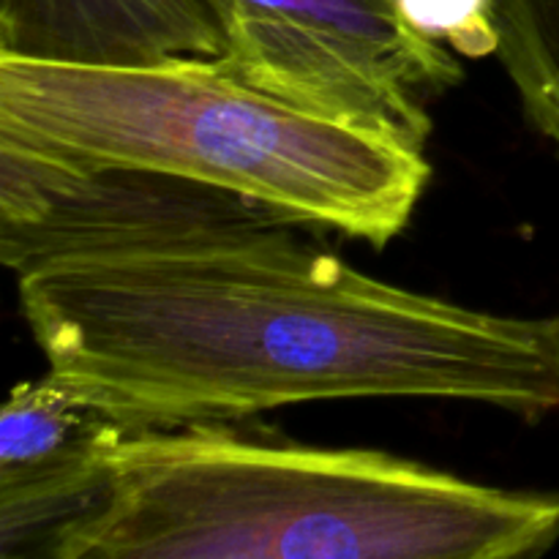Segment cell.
Returning a JSON list of instances; mask_svg holds the SVG:
<instances>
[{
    "label": "cell",
    "instance_id": "1",
    "mask_svg": "<svg viewBox=\"0 0 559 559\" xmlns=\"http://www.w3.org/2000/svg\"><path fill=\"white\" fill-rule=\"evenodd\" d=\"M300 224L16 276L49 371L129 429L342 399L559 413V311L473 309L358 271Z\"/></svg>",
    "mask_w": 559,
    "mask_h": 559
},
{
    "label": "cell",
    "instance_id": "2",
    "mask_svg": "<svg viewBox=\"0 0 559 559\" xmlns=\"http://www.w3.org/2000/svg\"><path fill=\"white\" fill-rule=\"evenodd\" d=\"M557 544L559 495L197 424L131 431L49 557L527 559Z\"/></svg>",
    "mask_w": 559,
    "mask_h": 559
},
{
    "label": "cell",
    "instance_id": "3",
    "mask_svg": "<svg viewBox=\"0 0 559 559\" xmlns=\"http://www.w3.org/2000/svg\"><path fill=\"white\" fill-rule=\"evenodd\" d=\"M0 140L233 191L377 249L407 229L431 178L418 147L262 91L224 58L66 66L0 55Z\"/></svg>",
    "mask_w": 559,
    "mask_h": 559
},
{
    "label": "cell",
    "instance_id": "4",
    "mask_svg": "<svg viewBox=\"0 0 559 559\" xmlns=\"http://www.w3.org/2000/svg\"><path fill=\"white\" fill-rule=\"evenodd\" d=\"M224 63L262 91L424 151L429 98L464 76L396 0H205Z\"/></svg>",
    "mask_w": 559,
    "mask_h": 559
},
{
    "label": "cell",
    "instance_id": "5",
    "mask_svg": "<svg viewBox=\"0 0 559 559\" xmlns=\"http://www.w3.org/2000/svg\"><path fill=\"white\" fill-rule=\"evenodd\" d=\"M295 224L233 191L131 167H82L0 140V257L16 276L76 257L238 238Z\"/></svg>",
    "mask_w": 559,
    "mask_h": 559
},
{
    "label": "cell",
    "instance_id": "6",
    "mask_svg": "<svg viewBox=\"0 0 559 559\" xmlns=\"http://www.w3.org/2000/svg\"><path fill=\"white\" fill-rule=\"evenodd\" d=\"M131 431L52 371L16 382L0 415V557H49L102 497Z\"/></svg>",
    "mask_w": 559,
    "mask_h": 559
},
{
    "label": "cell",
    "instance_id": "7",
    "mask_svg": "<svg viewBox=\"0 0 559 559\" xmlns=\"http://www.w3.org/2000/svg\"><path fill=\"white\" fill-rule=\"evenodd\" d=\"M0 55L66 66L222 58L205 0H0Z\"/></svg>",
    "mask_w": 559,
    "mask_h": 559
},
{
    "label": "cell",
    "instance_id": "8",
    "mask_svg": "<svg viewBox=\"0 0 559 559\" xmlns=\"http://www.w3.org/2000/svg\"><path fill=\"white\" fill-rule=\"evenodd\" d=\"M495 22L519 104L559 153V0H495Z\"/></svg>",
    "mask_w": 559,
    "mask_h": 559
},
{
    "label": "cell",
    "instance_id": "9",
    "mask_svg": "<svg viewBox=\"0 0 559 559\" xmlns=\"http://www.w3.org/2000/svg\"><path fill=\"white\" fill-rule=\"evenodd\" d=\"M399 14L413 31L442 44L459 58L497 55L495 0H396Z\"/></svg>",
    "mask_w": 559,
    "mask_h": 559
}]
</instances>
